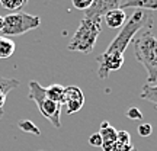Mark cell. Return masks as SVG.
Wrapping results in <instances>:
<instances>
[{
	"instance_id": "obj_1",
	"label": "cell",
	"mask_w": 157,
	"mask_h": 151,
	"mask_svg": "<svg viewBox=\"0 0 157 151\" xmlns=\"http://www.w3.org/2000/svg\"><path fill=\"white\" fill-rule=\"evenodd\" d=\"M153 28V13L148 10H141L135 9V12L129 16V19L124 23L119 34L112 39V42L108 45L105 52H112V54H121L124 55L125 50L128 48V45L132 42L135 35L146 31V29Z\"/></svg>"
},
{
	"instance_id": "obj_2",
	"label": "cell",
	"mask_w": 157,
	"mask_h": 151,
	"mask_svg": "<svg viewBox=\"0 0 157 151\" xmlns=\"http://www.w3.org/2000/svg\"><path fill=\"white\" fill-rule=\"evenodd\" d=\"M134 54L137 61L147 71V84H156L157 81V38L150 29L141 31L132 39Z\"/></svg>"
},
{
	"instance_id": "obj_3",
	"label": "cell",
	"mask_w": 157,
	"mask_h": 151,
	"mask_svg": "<svg viewBox=\"0 0 157 151\" xmlns=\"http://www.w3.org/2000/svg\"><path fill=\"white\" fill-rule=\"evenodd\" d=\"M101 21V17H83L78 23V28L74 32L71 41L68 42V51L90 54L102 32Z\"/></svg>"
},
{
	"instance_id": "obj_4",
	"label": "cell",
	"mask_w": 157,
	"mask_h": 151,
	"mask_svg": "<svg viewBox=\"0 0 157 151\" xmlns=\"http://www.w3.org/2000/svg\"><path fill=\"white\" fill-rule=\"evenodd\" d=\"M29 99L36 103L41 115L47 121H50L54 125V128H61V103L48 99L45 95V87H42L35 80L29 81Z\"/></svg>"
},
{
	"instance_id": "obj_5",
	"label": "cell",
	"mask_w": 157,
	"mask_h": 151,
	"mask_svg": "<svg viewBox=\"0 0 157 151\" xmlns=\"http://www.w3.org/2000/svg\"><path fill=\"white\" fill-rule=\"evenodd\" d=\"M41 26V17L29 15L26 12H15L5 16V28L2 36H19Z\"/></svg>"
},
{
	"instance_id": "obj_6",
	"label": "cell",
	"mask_w": 157,
	"mask_h": 151,
	"mask_svg": "<svg viewBox=\"0 0 157 151\" xmlns=\"http://www.w3.org/2000/svg\"><path fill=\"white\" fill-rule=\"evenodd\" d=\"M124 66V55L112 54V52H103L98 57V70L96 73L99 78L105 80L109 77L111 71H118Z\"/></svg>"
},
{
	"instance_id": "obj_7",
	"label": "cell",
	"mask_w": 157,
	"mask_h": 151,
	"mask_svg": "<svg viewBox=\"0 0 157 151\" xmlns=\"http://www.w3.org/2000/svg\"><path fill=\"white\" fill-rule=\"evenodd\" d=\"M61 105L66 106V111L68 115L78 112L84 105V93L77 86H68L64 89Z\"/></svg>"
},
{
	"instance_id": "obj_8",
	"label": "cell",
	"mask_w": 157,
	"mask_h": 151,
	"mask_svg": "<svg viewBox=\"0 0 157 151\" xmlns=\"http://www.w3.org/2000/svg\"><path fill=\"white\" fill-rule=\"evenodd\" d=\"M122 0H93V3L84 12L83 17H103L108 12L113 9H121Z\"/></svg>"
},
{
	"instance_id": "obj_9",
	"label": "cell",
	"mask_w": 157,
	"mask_h": 151,
	"mask_svg": "<svg viewBox=\"0 0 157 151\" xmlns=\"http://www.w3.org/2000/svg\"><path fill=\"white\" fill-rule=\"evenodd\" d=\"M103 19H105V23L108 25V28L118 29L122 28L124 23L127 22V15H125V10H122V9H113V10L108 12L103 16Z\"/></svg>"
},
{
	"instance_id": "obj_10",
	"label": "cell",
	"mask_w": 157,
	"mask_h": 151,
	"mask_svg": "<svg viewBox=\"0 0 157 151\" xmlns=\"http://www.w3.org/2000/svg\"><path fill=\"white\" fill-rule=\"evenodd\" d=\"M128 7L154 12V10H157V0H122L121 9L125 10V9H128Z\"/></svg>"
},
{
	"instance_id": "obj_11",
	"label": "cell",
	"mask_w": 157,
	"mask_h": 151,
	"mask_svg": "<svg viewBox=\"0 0 157 151\" xmlns=\"http://www.w3.org/2000/svg\"><path fill=\"white\" fill-rule=\"evenodd\" d=\"M117 132L118 131L113 128L108 121H103V122L101 123V128H99V135H101L103 145H105V144H112V142H115V141H117Z\"/></svg>"
},
{
	"instance_id": "obj_12",
	"label": "cell",
	"mask_w": 157,
	"mask_h": 151,
	"mask_svg": "<svg viewBox=\"0 0 157 151\" xmlns=\"http://www.w3.org/2000/svg\"><path fill=\"white\" fill-rule=\"evenodd\" d=\"M15 50H16V45L12 41L10 38L7 36H2L0 35V60H7L10 58L13 54H15Z\"/></svg>"
},
{
	"instance_id": "obj_13",
	"label": "cell",
	"mask_w": 157,
	"mask_h": 151,
	"mask_svg": "<svg viewBox=\"0 0 157 151\" xmlns=\"http://www.w3.org/2000/svg\"><path fill=\"white\" fill-rule=\"evenodd\" d=\"M64 89H66V87L61 86V84H51L50 87H45V95H47V97L51 99L52 102L61 103L63 96H64Z\"/></svg>"
},
{
	"instance_id": "obj_14",
	"label": "cell",
	"mask_w": 157,
	"mask_h": 151,
	"mask_svg": "<svg viewBox=\"0 0 157 151\" xmlns=\"http://www.w3.org/2000/svg\"><path fill=\"white\" fill-rule=\"evenodd\" d=\"M140 97L147 102H151V103L157 105V84H144Z\"/></svg>"
},
{
	"instance_id": "obj_15",
	"label": "cell",
	"mask_w": 157,
	"mask_h": 151,
	"mask_svg": "<svg viewBox=\"0 0 157 151\" xmlns=\"http://www.w3.org/2000/svg\"><path fill=\"white\" fill-rule=\"evenodd\" d=\"M19 86V81L16 78H9V77H2L0 76V92L5 96H7V93L13 90L15 87Z\"/></svg>"
},
{
	"instance_id": "obj_16",
	"label": "cell",
	"mask_w": 157,
	"mask_h": 151,
	"mask_svg": "<svg viewBox=\"0 0 157 151\" xmlns=\"http://www.w3.org/2000/svg\"><path fill=\"white\" fill-rule=\"evenodd\" d=\"M103 151H137L132 144H121V142H112V144H105L102 145Z\"/></svg>"
},
{
	"instance_id": "obj_17",
	"label": "cell",
	"mask_w": 157,
	"mask_h": 151,
	"mask_svg": "<svg viewBox=\"0 0 157 151\" xmlns=\"http://www.w3.org/2000/svg\"><path fill=\"white\" fill-rule=\"evenodd\" d=\"M17 126L22 129L23 132H28V134H34V135L41 134L39 128L32 122V121H29V119H22V121H19V122H17Z\"/></svg>"
},
{
	"instance_id": "obj_18",
	"label": "cell",
	"mask_w": 157,
	"mask_h": 151,
	"mask_svg": "<svg viewBox=\"0 0 157 151\" xmlns=\"http://www.w3.org/2000/svg\"><path fill=\"white\" fill-rule=\"evenodd\" d=\"M0 3L3 7L12 12H22L23 6H25L23 0H0Z\"/></svg>"
},
{
	"instance_id": "obj_19",
	"label": "cell",
	"mask_w": 157,
	"mask_h": 151,
	"mask_svg": "<svg viewBox=\"0 0 157 151\" xmlns=\"http://www.w3.org/2000/svg\"><path fill=\"white\" fill-rule=\"evenodd\" d=\"M71 3H73V6L76 7V9H77V10L86 12L90 7V6H92L93 0H71Z\"/></svg>"
},
{
	"instance_id": "obj_20",
	"label": "cell",
	"mask_w": 157,
	"mask_h": 151,
	"mask_svg": "<svg viewBox=\"0 0 157 151\" xmlns=\"http://www.w3.org/2000/svg\"><path fill=\"white\" fill-rule=\"evenodd\" d=\"M117 141L121 142V144H132V142H131V135H129L128 131H118Z\"/></svg>"
},
{
	"instance_id": "obj_21",
	"label": "cell",
	"mask_w": 157,
	"mask_h": 151,
	"mask_svg": "<svg viewBox=\"0 0 157 151\" xmlns=\"http://www.w3.org/2000/svg\"><path fill=\"white\" fill-rule=\"evenodd\" d=\"M127 116H128L129 119H132V121H138V119H143V113H141V111L138 108L132 106L127 111Z\"/></svg>"
},
{
	"instance_id": "obj_22",
	"label": "cell",
	"mask_w": 157,
	"mask_h": 151,
	"mask_svg": "<svg viewBox=\"0 0 157 151\" xmlns=\"http://www.w3.org/2000/svg\"><path fill=\"white\" fill-rule=\"evenodd\" d=\"M153 132V126L150 125V123H141L140 126H138V134H140V137H150Z\"/></svg>"
},
{
	"instance_id": "obj_23",
	"label": "cell",
	"mask_w": 157,
	"mask_h": 151,
	"mask_svg": "<svg viewBox=\"0 0 157 151\" xmlns=\"http://www.w3.org/2000/svg\"><path fill=\"white\" fill-rule=\"evenodd\" d=\"M89 144L92 147H102V145H103V142H102V138H101V135H99V132H95V134L90 135Z\"/></svg>"
},
{
	"instance_id": "obj_24",
	"label": "cell",
	"mask_w": 157,
	"mask_h": 151,
	"mask_svg": "<svg viewBox=\"0 0 157 151\" xmlns=\"http://www.w3.org/2000/svg\"><path fill=\"white\" fill-rule=\"evenodd\" d=\"M3 28H5V16L0 15V32L3 31Z\"/></svg>"
},
{
	"instance_id": "obj_25",
	"label": "cell",
	"mask_w": 157,
	"mask_h": 151,
	"mask_svg": "<svg viewBox=\"0 0 157 151\" xmlns=\"http://www.w3.org/2000/svg\"><path fill=\"white\" fill-rule=\"evenodd\" d=\"M23 3H25V5H26V3H28V0H23Z\"/></svg>"
},
{
	"instance_id": "obj_26",
	"label": "cell",
	"mask_w": 157,
	"mask_h": 151,
	"mask_svg": "<svg viewBox=\"0 0 157 151\" xmlns=\"http://www.w3.org/2000/svg\"><path fill=\"white\" fill-rule=\"evenodd\" d=\"M41 151H44V150H41Z\"/></svg>"
}]
</instances>
